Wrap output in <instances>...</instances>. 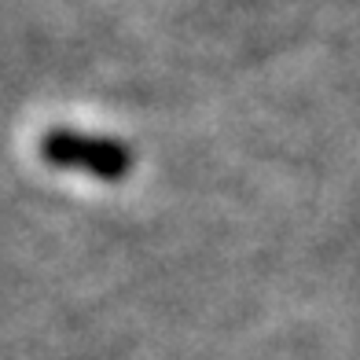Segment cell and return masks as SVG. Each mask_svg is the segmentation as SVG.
Wrapping results in <instances>:
<instances>
[{"label":"cell","instance_id":"cell-1","mask_svg":"<svg viewBox=\"0 0 360 360\" xmlns=\"http://www.w3.org/2000/svg\"><path fill=\"white\" fill-rule=\"evenodd\" d=\"M37 151L48 166L56 169H77L92 180H107L118 184L133 173V151L114 140V136H100V133H81V129H44L37 140Z\"/></svg>","mask_w":360,"mask_h":360}]
</instances>
